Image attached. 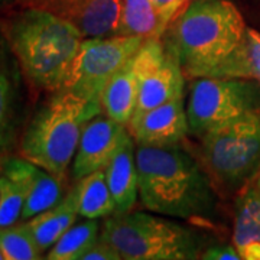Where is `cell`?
<instances>
[{
	"label": "cell",
	"mask_w": 260,
	"mask_h": 260,
	"mask_svg": "<svg viewBox=\"0 0 260 260\" xmlns=\"http://www.w3.org/2000/svg\"><path fill=\"white\" fill-rule=\"evenodd\" d=\"M136 165L140 203L148 211L204 221L217 215V195L210 178L182 148L138 146Z\"/></svg>",
	"instance_id": "cell-1"
},
{
	"label": "cell",
	"mask_w": 260,
	"mask_h": 260,
	"mask_svg": "<svg viewBox=\"0 0 260 260\" xmlns=\"http://www.w3.org/2000/svg\"><path fill=\"white\" fill-rule=\"evenodd\" d=\"M3 32L29 83L52 93L61 90L84 41L74 23L34 6L12 16Z\"/></svg>",
	"instance_id": "cell-2"
},
{
	"label": "cell",
	"mask_w": 260,
	"mask_h": 260,
	"mask_svg": "<svg viewBox=\"0 0 260 260\" xmlns=\"http://www.w3.org/2000/svg\"><path fill=\"white\" fill-rule=\"evenodd\" d=\"M242 13L229 0H189L165 29L167 45L186 78L205 77L240 42Z\"/></svg>",
	"instance_id": "cell-3"
},
{
	"label": "cell",
	"mask_w": 260,
	"mask_h": 260,
	"mask_svg": "<svg viewBox=\"0 0 260 260\" xmlns=\"http://www.w3.org/2000/svg\"><path fill=\"white\" fill-rule=\"evenodd\" d=\"M102 113V107L77 94L55 91L28 124L20 143V156L64 178L85 124Z\"/></svg>",
	"instance_id": "cell-4"
},
{
	"label": "cell",
	"mask_w": 260,
	"mask_h": 260,
	"mask_svg": "<svg viewBox=\"0 0 260 260\" xmlns=\"http://www.w3.org/2000/svg\"><path fill=\"white\" fill-rule=\"evenodd\" d=\"M160 214H113L104 220L103 239L123 260H192L204 250L198 233Z\"/></svg>",
	"instance_id": "cell-5"
},
{
	"label": "cell",
	"mask_w": 260,
	"mask_h": 260,
	"mask_svg": "<svg viewBox=\"0 0 260 260\" xmlns=\"http://www.w3.org/2000/svg\"><path fill=\"white\" fill-rule=\"evenodd\" d=\"M201 150L218 184L229 191L242 188L260 169V110L207 132Z\"/></svg>",
	"instance_id": "cell-6"
},
{
	"label": "cell",
	"mask_w": 260,
	"mask_h": 260,
	"mask_svg": "<svg viewBox=\"0 0 260 260\" xmlns=\"http://www.w3.org/2000/svg\"><path fill=\"white\" fill-rule=\"evenodd\" d=\"M260 110V85L237 78H194L186 103L189 133L203 138L207 132L244 114Z\"/></svg>",
	"instance_id": "cell-7"
},
{
	"label": "cell",
	"mask_w": 260,
	"mask_h": 260,
	"mask_svg": "<svg viewBox=\"0 0 260 260\" xmlns=\"http://www.w3.org/2000/svg\"><path fill=\"white\" fill-rule=\"evenodd\" d=\"M143 41L127 35L84 39L61 90L102 107V94L107 83L138 52Z\"/></svg>",
	"instance_id": "cell-8"
},
{
	"label": "cell",
	"mask_w": 260,
	"mask_h": 260,
	"mask_svg": "<svg viewBox=\"0 0 260 260\" xmlns=\"http://www.w3.org/2000/svg\"><path fill=\"white\" fill-rule=\"evenodd\" d=\"M139 75V94L133 116L184 95L185 74L175 54L160 38L145 39L133 55Z\"/></svg>",
	"instance_id": "cell-9"
},
{
	"label": "cell",
	"mask_w": 260,
	"mask_h": 260,
	"mask_svg": "<svg viewBox=\"0 0 260 260\" xmlns=\"http://www.w3.org/2000/svg\"><path fill=\"white\" fill-rule=\"evenodd\" d=\"M129 135L126 124L113 120L107 114H99L85 124L73 160V177L77 181L106 169Z\"/></svg>",
	"instance_id": "cell-10"
},
{
	"label": "cell",
	"mask_w": 260,
	"mask_h": 260,
	"mask_svg": "<svg viewBox=\"0 0 260 260\" xmlns=\"http://www.w3.org/2000/svg\"><path fill=\"white\" fill-rule=\"evenodd\" d=\"M127 129L138 146L177 145L189 132L184 95L133 116Z\"/></svg>",
	"instance_id": "cell-11"
},
{
	"label": "cell",
	"mask_w": 260,
	"mask_h": 260,
	"mask_svg": "<svg viewBox=\"0 0 260 260\" xmlns=\"http://www.w3.org/2000/svg\"><path fill=\"white\" fill-rule=\"evenodd\" d=\"M5 175L22 182L26 188V201L22 211V221L35 217L58 204L64 197L62 178L48 172L25 158H6L2 164Z\"/></svg>",
	"instance_id": "cell-12"
},
{
	"label": "cell",
	"mask_w": 260,
	"mask_h": 260,
	"mask_svg": "<svg viewBox=\"0 0 260 260\" xmlns=\"http://www.w3.org/2000/svg\"><path fill=\"white\" fill-rule=\"evenodd\" d=\"M49 10L74 23L84 38L120 35L121 0H61Z\"/></svg>",
	"instance_id": "cell-13"
},
{
	"label": "cell",
	"mask_w": 260,
	"mask_h": 260,
	"mask_svg": "<svg viewBox=\"0 0 260 260\" xmlns=\"http://www.w3.org/2000/svg\"><path fill=\"white\" fill-rule=\"evenodd\" d=\"M135 139L129 135L124 138L117 153L106 167V178L110 188L116 213H129L139 198V179L136 165Z\"/></svg>",
	"instance_id": "cell-14"
},
{
	"label": "cell",
	"mask_w": 260,
	"mask_h": 260,
	"mask_svg": "<svg viewBox=\"0 0 260 260\" xmlns=\"http://www.w3.org/2000/svg\"><path fill=\"white\" fill-rule=\"evenodd\" d=\"M139 94V75L133 56L113 75L102 94L103 113L121 124L132 120Z\"/></svg>",
	"instance_id": "cell-15"
},
{
	"label": "cell",
	"mask_w": 260,
	"mask_h": 260,
	"mask_svg": "<svg viewBox=\"0 0 260 260\" xmlns=\"http://www.w3.org/2000/svg\"><path fill=\"white\" fill-rule=\"evenodd\" d=\"M233 244L242 260H260V192L250 186L236 204Z\"/></svg>",
	"instance_id": "cell-16"
},
{
	"label": "cell",
	"mask_w": 260,
	"mask_h": 260,
	"mask_svg": "<svg viewBox=\"0 0 260 260\" xmlns=\"http://www.w3.org/2000/svg\"><path fill=\"white\" fill-rule=\"evenodd\" d=\"M78 215L80 214L74 186L58 204L29 218L25 223L41 250L45 253L62 237V234L71 225H74Z\"/></svg>",
	"instance_id": "cell-17"
},
{
	"label": "cell",
	"mask_w": 260,
	"mask_h": 260,
	"mask_svg": "<svg viewBox=\"0 0 260 260\" xmlns=\"http://www.w3.org/2000/svg\"><path fill=\"white\" fill-rule=\"evenodd\" d=\"M205 77L249 80L260 85V32L246 28L240 42Z\"/></svg>",
	"instance_id": "cell-18"
},
{
	"label": "cell",
	"mask_w": 260,
	"mask_h": 260,
	"mask_svg": "<svg viewBox=\"0 0 260 260\" xmlns=\"http://www.w3.org/2000/svg\"><path fill=\"white\" fill-rule=\"evenodd\" d=\"M75 192L80 217L100 220L116 214V204L104 169L81 178L75 185Z\"/></svg>",
	"instance_id": "cell-19"
},
{
	"label": "cell",
	"mask_w": 260,
	"mask_h": 260,
	"mask_svg": "<svg viewBox=\"0 0 260 260\" xmlns=\"http://www.w3.org/2000/svg\"><path fill=\"white\" fill-rule=\"evenodd\" d=\"M120 35L143 39L160 38L165 34L167 22L152 0H121Z\"/></svg>",
	"instance_id": "cell-20"
},
{
	"label": "cell",
	"mask_w": 260,
	"mask_h": 260,
	"mask_svg": "<svg viewBox=\"0 0 260 260\" xmlns=\"http://www.w3.org/2000/svg\"><path fill=\"white\" fill-rule=\"evenodd\" d=\"M100 223L97 218H85L83 223L71 225L62 237L48 250V260H78L100 237Z\"/></svg>",
	"instance_id": "cell-21"
},
{
	"label": "cell",
	"mask_w": 260,
	"mask_h": 260,
	"mask_svg": "<svg viewBox=\"0 0 260 260\" xmlns=\"http://www.w3.org/2000/svg\"><path fill=\"white\" fill-rule=\"evenodd\" d=\"M0 250L5 260H38L44 254L25 221L0 227Z\"/></svg>",
	"instance_id": "cell-22"
},
{
	"label": "cell",
	"mask_w": 260,
	"mask_h": 260,
	"mask_svg": "<svg viewBox=\"0 0 260 260\" xmlns=\"http://www.w3.org/2000/svg\"><path fill=\"white\" fill-rule=\"evenodd\" d=\"M15 120V85L9 71V64L0 39V152L9 148L13 139Z\"/></svg>",
	"instance_id": "cell-23"
},
{
	"label": "cell",
	"mask_w": 260,
	"mask_h": 260,
	"mask_svg": "<svg viewBox=\"0 0 260 260\" xmlns=\"http://www.w3.org/2000/svg\"><path fill=\"white\" fill-rule=\"evenodd\" d=\"M26 201V188L22 182L0 174V227L16 224Z\"/></svg>",
	"instance_id": "cell-24"
},
{
	"label": "cell",
	"mask_w": 260,
	"mask_h": 260,
	"mask_svg": "<svg viewBox=\"0 0 260 260\" xmlns=\"http://www.w3.org/2000/svg\"><path fill=\"white\" fill-rule=\"evenodd\" d=\"M78 260H121V257L112 244L100 236Z\"/></svg>",
	"instance_id": "cell-25"
},
{
	"label": "cell",
	"mask_w": 260,
	"mask_h": 260,
	"mask_svg": "<svg viewBox=\"0 0 260 260\" xmlns=\"http://www.w3.org/2000/svg\"><path fill=\"white\" fill-rule=\"evenodd\" d=\"M200 259L203 260H242L240 253L234 244H213L203 250Z\"/></svg>",
	"instance_id": "cell-26"
},
{
	"label": "cell",
	"mask_w": 260,
	"mask_h": 260,
	"mask_svg": "<svg viewBox=\"0 0 260 260\" xmlns=\"http://www.w3.org/2000/svg\"><path fill=\"white\" fill-rule=\"evenodd\" d=\"M152 2H153V5L158 8V10L160 12V15L164 16L167 25H169V22L174 19V16L185 6L189 0H152Z\"/></svg>",
	"instance_id": "cell-27"
},
{
	"label": "cell",
	"mask_w": 260,
	"mask_h": 260,
	"mask_svg": "<svg viewBox=\"0 0 260 260\" xmlns=\"http://www.w3.org/2000/svg\"><path fill=\"white\" fill-rule=\"evenodd\" d=\"M37 6L39 8H47V9H52L56 3H59L61 0H32Z\"/></svg>",
	"instance_id": "cell-28"
},
{
	"label": "cell",
	"mask_w": 260,
	"mask_h": 260,
	"mask_svg": "<svg viewBox=\"0 0 260 260\" xmlns=\"http://www.w3.org/2000/svg\"><path fill=\"white\" fill-rule=\"evenodd\" d=\"M16 0H0V6H6V5H12L15 3Z\"/></svg>",
	"instance_id": "cell-29"
},
{
	"label": "cell",
	"mask_w": 260,
	"mask_h": 260,
	"mask_svg": "<svg viewBox=\"0 0 260 260\" xmlns=\"http://www.w3.org/2000/svg\"><path fill=\"white\" fill-rule=\"evenodd\" d=\"M256 188L259 189V192H260V169H259V177H257V181H256Z\"/></svg>",
	"instance_id": "cell-30"
},
{
	"label": "cell",
	"mask_w": 260,
	"mask_h": 260,
	"mask_svg": "<svg viewBox=\"0 0 260 260\" xmlns=\"http://www.w3.org/2000/svg\"><path fill=\"white\" fill-rule=\"evenodd\" d=\"M0 260H5V256H3V253L0 250Z\"/></svg>",
	"instance_id": "cell-31"
},
{
	"label": "cell",
	"mask_w": 260,
	"mask_h": 260,
	"mask_svg": "<svg viewBox=\"0 0 260 260\" xmlns=\"http://www.w3.org/2000/svg\"><path fill=\"white\" fill-rule=\"evenodd\" d=\"M0 174H2V167H0Z\"/></svg>",
	"instance_id": "cell-32"
}]
</instances>
